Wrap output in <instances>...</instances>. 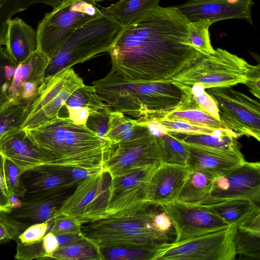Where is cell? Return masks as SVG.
Returning <instances> with one entry per match:
<instances>
[{"mask_svg": "<svg viewBox=\"0 0 260 260\" xmlns=\"http://www.w3.org/2000/svg\"><path fill=\"white\" fill-rule=\"evenodd\" d=\"M190 22L159 5L124 27L108 52L111 72L137 82L172 81L204 54L191 44Z\"/></svg>", "mask_w": 260, "mask_h": 260, "instance_id": "6da1fadb", "label": "cell"}, {"mask_svg": "<svg viewBox=\"0 0 260 260\" xmlns=\"http://www.w3.org/2000/svg\"><path fill=\"white\" fill-rule=\"evenodd\" d=\"M24 129L52 165L100 171L110 154V149L95 133L68 117L57 116Z\"/></svg>", "mask_w": 260, "mask_h": 260, "instance_id": "7a4b0ae2", "label": "cell"}, {"mask_svg": "<svg viewBox=\"0 0 260 260\" xmlns=\"http://www.w3.org/2000/svg\"><path fill=\"white\" fill-rule=\"evenodd\" d=\"M157 206L148 204L85 223L81 225V233L99 248H156L168 240L167 235L153 225Z\"/></svg>", "mask_w": 260, "mask_h": 260, "instance_id": "3957f363", "label": "cell"}, {"mask_svg": "<svg viewBox=\"0 0 260 260\" xmlns=\"http://www.w3.org/2000/svg\"><path fill=\"white\" fill-rule=\"evenodd\" d=\"M92 83L98 95L113 110L137 119L173 108L181 96L180 89L172 81H129L111 72Z\"/></svg>", "mask_w": 260, "mask_h": 260, "instance_id": "277c9868", "label": "cell"}, {"mask_svg": "<svg viewBox=\"0 0 260 260\" xmlns=\"http://www.w3.org/2000/svg\"><path fill=\"white\" fill-rule=\"evenodd\" d=\"M124 27L104 13L74 31L49 59L45 78L109 52Z\"/></svg>", "mask_w": 260, "mask_h": 260, "instance_id": "5b68a950", "label": "cell"}, {"mask_svg": "<svg viewBox=\"0 0 260 260\" xmlns=\"http://www.w3.org/2000/svg\"><path fill=\"white\" fill-rule=\"evenodd\" d=\"M103 14L94 0L61 1L38 24L37 50L50 59L74 31Z\"/></svg>", "mask_w": 260, "mask_h": 260, "instance_id": "8992f818", "label": "cell"}, {"mask_svg": "<svg viewBox=\"0 0 260 260\" xmlns=\"http://www.w3.org/2000/svg\"><path fill=\"white\" fill-rule=\"evenodd\" d=\"M249 64L245 59L222 48L204 54L195 63L172 79L175 83L203 85L205 89L245 84Z\"/></svg>", "mask_w": 260, "mask_h": 260, "instance_id": "52a82bcc", "label": "cell"}, {"mask_svg": "<svg viewBox=\"0 0 260 260\" xmlns=\"http://www.w3.org/2000/svg\"><path fill=\"white\" fill-rule=\"evenodd\" d=\"M84 85L82 79L71 68L45 77L37 92L26 103L25 119L21 128H34L58 116L70 95Z\"/></svg>", "mask_w": 260, "mask_h": 260, "instance_id": "ba28073f", "label": "cell"}, {"mask_svg": "<svg viewBox=\"0 0 260 260\" xmlns=\"http://www.w3.org/2000/svg\"><path fill=\"white\" fill-rule=\"evenodd\" d=\"M236 226L166 243L157 249L153 260H234L237 254L235 243Z\"/></svg>", "mask_w": 260, "mask_h": 260, "instance_id": "9c48e42d", "label": "cell"}, {"mask_svg": "<svg viewBox=\"0 0 260 260\" xmlns=\"http://www.w3.org/2000/svg\"><path fill=\"white\" fill-rule=\"evenodd\" d=\"M207 92L216 101L219 120L238 137L260 140V104L231 87H212Z\"/></svg>", "mask_w": 260, "mask_h": 260, "instance_id": "30bf717a", "label": "cell"}, {"mask_svg": "<svg viewBox=\"0 0 260 260\" xmlns=\"http://www.w3.org/2000/svg\"><path fill=\"white\" fill-rule=\"evenodd\" d=\"M111 181L103 170L82 181L64 202L60 215L74 218L81 225L101 218L108 204Z\"/></svg>", "mask_w": 260, "mask_h": 260, "instance_id": "8fae6325", "label": "cell"}, {"mask_svg": "<svg viewBox=\"0 0 260 260\" xmlns=\"http://www.w3.org/2000/svg\"><path fill=\"white\" fill-rule=\"evenodd\" d=\"M161 162L156 136L148 128L138 137L113 145L102 170L114 178Z\"/></svg>", "mask_w": 260, "mask_h": 260, "instance_id": "7c38bea8", "label": "cell"}, {"mask_svg": "<svg viewBox=\"0 0 260 260\" xmlns=\"http://www.w3.org/2000/svg\"><path fill=\"white\" fill-rule=\"evenodd\" d=\"M243 198L260 202V164L245 161L229 173L214 178L206 197L198 203L208 205Z\"/></svg>", "mask_w": 260, "mask_h": 260, "instance_id": "4fadbf2b", "label": "cell"}, {"mask_svg": "<svg viewBox=\"0 0 260 260\" xmlns=\"http://www.w3.org/2000/svg\"><path fill=\"white\" fill-rule=\"evenodd\" d=\"M158 165L111 178L108 204L101 218L150 204L148 202L149 185Z\"/></svg>", "mask_w": 260, "mask_h": 260, "instance_id": "5bb4252c", "label": "cell"}, {"mask_svg": "<svg viewBox=\"0 0 260 260\" xmlns=\"http://www.w3.org/2000/svg\"><path fill=\"white\" fill-rule=\"evenodd\" d=\"M161 207L172 222L176 234L174 242L219 231L229 226L199 204L175 200Z\"/></svg>", "mask_w": 260, "mask_h": 260, "instance_id": "9a60e30c", "label": "cell"}, {"mask_svg": "<svg viewBox=\"0 0 260 260\" xmlns=\"http://www.w3.org/2000/svg\"><path fill=\"white\" fill-rule=\"evenodd\" d=\"M253 0H188L174 6L190 22L208 20L212 24L225 19H242L252 24Z\"/></svg>", "mask_w": 260, "mask_h": 260, "instance_id": "2e32d148", "label": "cell"}, {"mask_svg": "<svg viewBox=\"0 0 260 260\" xmlns=\"http://www.w3.org/2000/svg\"><path fill=\"white\" fill-rule=\"evenodd\" d=\"M75 188L25 195L20 198V205L12 208L8 214L15 219L29 225L52 221L60 215V211L64 202Z\"/></svg>", "mask_w": 260, "mask_h": 260, "instance_id": "e0dca14e", "label": "cell"}, {"mask_svg": "<svg viewBox=\"0 0 260 260\" xmlns=\"http://www.w3.org/2000/svg\"><path fill=\"white\" fill-rule=\"evenodd\" d=\"M185 144L189 153L187 163L189 169L212 178L229 173L246 161L240 150L227 151Z\"/></svg>", "mask_w": 260, "mask_h": 260, "instance_id": "ac0fdd59", "label": "cell"}, {"mask_svg": "<svg viewBox=\"0 0 260 260\" xmlns=\"http://www.w3.org/2000/svg\"><path fill=\"white\" fill-rule=\"evenodd\" d=\"M71 168L43 164L25 169L21 175L25 195L54 192L76 187L79 183L73 178Z\"/></svg>", "mask_w": 260, "mask_h": 260, "instance_id": "d6986e66", "label": "cell"}, {"mask_svg": "<svg viewBox=\"0 0 260 260\" xmlns=\"http://www.w3.org/2000/svg\"><path fill=\"white\" fill-rule=\"evenodd\" d=\"M189 169L187 166L161 162L151 178L148 202L159 206L176 200Z\"/></svg>", "mask_w": 260, "mask_h": 260, "instance_id": "ffe728a7", "label": "cell"}, {"mask_svg": "<svg viewBox=\"0 0 260 260\" xmlns=\"http://www.w3.org/2000/svg\"><path fill=\"white\" fill-rule=\"evenodd\" d=\"M0 152L24 170L38 165L52 164L50 158L21 127L7 132L0 138Z\"/></svg>", "mask_w": 260, "mask_h": 260, "instance_id": "44dd1931", "label": "cell"}, {"mask_svg": "<svg viewBox=\"0 0 260 260\" xmlns=\"http://www.w3.org/2000/svg\"><path fill=\"white\" fill-rule=\"evenodd\" d=\"M49 58L37 50L17 65L10 89V98L26 103L45 79Z\"/></svg>", "mask_w": 260, "mask_h": 260, "instance_id": "7402d4cb", "label": "cell"}, {"mask_svg": "<svg viewBox=\"0 0 260 260\" xmlns=\"http://www.w3.org/2000/svg\"><path fill=\"white\" fill-rule=\"evenodd\" d=\"M5 45L13 61L21 63L37 50L36 31L21 18L11 19L7 23Z\"/></svg>", "mask_w": 260, "mask_h": 260, "instance_id": "603a6c76", "label": "cell"}, {"mask_svg": "<svg viewBox=\"0 0 260 260\" xmlns=\"http://www.w3.org/2000/svg\"><path fill=\"white\" fill-rule=\"evenodd\" d=\"M201 205L220 218L229 225H241L260 212L259 204L243 198L233 199L219 203Z\"/></svg>", "mask_w": 260, "mask_h": 260, "instance_id": "cb8c5ba5", "label": "cell"}, {"mask_svg": "<svg viewBox=\"0 0 260 260\" xmlns=\"http://www.w3.org/2000/svg\"><path fill=\"white\" fill-rule=\"evenodd\" d=\"M180 141L189 145L227 151H240L238 137L233 131L217 129L214 133L169 132Z\"/></svg>", "mask_w": 260, "mask_h": 260, "instance_id": "d4e9b609", "label": "cell"}, {"mask_svg": "<svg viewBox=\"0 0 260 260\" xmlns=\"http://www.w3.org/2000/svg\"><path fill=\"white\" fill-rule=\"evenodd\" d=\"M140 117L182 121L214 129H227L220 120L202 109L195 108L181 109L175 106L170 110L149 113Z\"/></svg>", "mask_w": 260, "mask_h": 260, "instance_id": "484cf974", "label": "cell"}, {"mask_svg": "<svg viewBox=\"0 0 260 260\" xmlns=\"http://www.w3.org/2000/svg\"><path fill=\"white\" fill-rule=\"evenodd\" d=\"M148 128L147 126L138 122L136 119L112 110L110 113L107 136L112 147L138 137Z\"/></svg>", "mask_w": 260, "mask_h": 260, "instance_id": "4316f807", "label": "cell"}, {"mask_svg": "<svg viewBox=\"0 0 260 260\" xmlns=\"http://www.w3.org/2000/svg\"><path fill=\"white\" fill-rule=\"evenodd\" d=\"M160 0H120L101 10L113 17L124 27L158 6Z\"/></svg>", "mask_w": 260, "mask_h": 260, "instance_id": "83f0119b", "label": "cell"}, {"mask_svg": "<svg viewBox=\"0 0 260 260\" xmlns=\"http://www.w3.org/2000/svg\"><path fill=\"white\" fill-rule=\"evenodd\" d=\"M214 178L199 172L189 170L176 200L190 203H198L210 191Z\"/></svg>", "mask_w": 260, "mask_h": 260, "instance_id": "f1b7e54d", "label": "cell"}, {"mask_svg": "<svg viewBox=\"0 0 260 260\" xmlns=\"http://www.w3.org/2000/svg\"><path fill=\"white\" fill-rule=\"evenodd\" d=\"M68 260H102L99 248L85 238L59 247L47 259Z\"/></svg>", "mask_w": 260, "mask_h": 260, "instance_id": "f546056e", "label": "cell"}, {"mask_svg": "<svg viewBox=\"0 0 260 260\" xmlns=\"http://www.w3.org/2000/svg\"><path fill=\"white\" fill-rule=\"evenodd\" d=\"M61 0H0V46L5 45L8 21L16 13L34 4H43L54 8Z\"/></svg>", "mask_w": 260, "mask_h": 260, "instance_id": "4dcf8cb0", "label": "cell"}, {"mask_svg": "<svg viewBox=\"0 0 260 260\" xmlns=\"http://www.w3.org/2000/svg\"><path fill=\"white\" fill-rule=\"evenodd\" d=\"M162 156V162L187 166L189 153L184 143L169 132L155 135Z\"/></svg>", "mask_w": 260, "mask_h": 260, "instance_id": "1f68e13d", "label": "cell"}, {"mask_svg": "<svg viewBox=\"0 0 260 260\" xmlns=\"http://www.w3.org/2000/svg\"><path fill=\"white\" fill-rule=\"evenodd\" d=\"M26 103L10 99L0 105V138L11 130L21 127Z\"/></svg>", "mask_w": 260, "mask_h": 260, "instance_id": "d6a6232c", "label": "cell"}, {"mask_svg": "<svg viewBox=\"0 0 260 260\" xmlns=\"http://www.w3.org/2000/svg\"><path fill=\"white\" fill-rule=\"evenodd\" d=\"M237 254L252 259L260 258V232L236 226L235 237Z\"/></svg>", "mask_w": 260, "mask_h": 260, "instance_id": "836d02e7", "label": "cell"}, {"mask_svg": "<svg viewBox=\"0 0 260 260\" xmlns=\"http://www.w3.org/2000/svg\"><path fill=\"white\" fill-rule=\"evenodd\" d=\"M109 106L98 95L93 86L84 84L70 95L63 107L76 109L87 108L92 113Z\"/></svg>", "mask_w": 260, "mask_h": 260, "instance_id": "e575fe53", "label": "cell"}, {"mask_svg": "<svg viewBox=\"0 0 260 260\" xmlns=\"http://www.w3.org/2000/svg\"><path fill=\"white\" fill-rule=\"evenodd\" d=\"M157 248L134 249L122 247H111L99 249L102 260H153V258L156 253Z\"/></svg>", "mask_w": 260, "mask_h": 260, "instance_id": "d590c367", "label": "cell"}, {"mask_svg": "<svg viewBox=\"0 0 260 260\" xmlns=\"http://www.w3.org/2000/svg\"><path fill=\"white\" fill-rule=\"evenodd\" d=\"M17 65L6 48L0 46V105L10 100V89Z\"/></svg>", "mask_w": 260, "mask_h": 260, "instance_id": "8d00e7d4", "label": "cell"}, {"mask_svg": "<svg viewBox=\"0 0 260 260\" xmlns=\"http://www.w3.org/2000/svg\"><path fill=\"white\" fill-rule=\"evenodd\" d=\"M213 24L206 19L190 22V37L192 45L205 54L214 52L210 41L209 29Z\"/></svg>", "mask_w": 260, "mask_h": 260, "instance_id": "74e56055", "label": "cell"}, {"mask_svg": "<svg viewBox=\"0 0 260 260\" xmlns=\"http://www.w3.org/2000/svg\"><path fill=\"white\" fill-rule=\"evenodd\" d=\"M109 106L107 108L90 114L86 126L96 134L101 141L110 150L111 145L107 136L110 113L112 111Z\"/></svg>", "mask_w": 260, "mask_h": 260, "instance_id": "f35d334b", "label": "cell"}, {"mask_svg": "<svg viewBox=\"0 0 260 260\" xmlns=\"http://www.w3.org/2000/svg\"><path fill=\"white\" fill-rule=\"evenodd\" d=\"M4 168L6 184L10 196L15 195L20 199L23 197L25 191L21 175L24 170L6 157Z\"/></svg>", "mask_w": 260, "mask_h": 260, "instance_id": "ab89813d", "label": "cell"}, {"mask_svg": "<svg viewBox=\"0 0 260 260\" xmlns=\"http://www.w3.org/2000/svg\"><path fill=\"white\" fill-rule=\"evenodd\" d=\"M29 225L11 217L8 213L0 212V242L17 240L18 236Z\"/></svg>", "mask_w": 260, "mask_h": 260, "instance_id": "60d3db41", "label": "cell"}, {"mask_svg": "<svg viewBox=\"0 0 260 260\" xmlns=\"http://www.w3.org/2000/svg\"><path fill=\"white\" fill-rule=\"evenodd\" d=\"M191 87L192 95L199 106L205 111L219 120L216 101L206 91L202 85L195 84Z\"/></svg>", "mask_w": 260, "mask_h": 260, "instance_id": "b9f144b4", "label": "cell"}, {"mask_svg": "<svg viewBox=\"0 0 260 260\" xmlns=\"http://www.w3.org/2000/svg\"><path fill=\"white\" fill-rule=\"evenodd\" d=\"M50 221L35 223L29 225L20 234L16 241V242L23 244H29L40 240L46 235L49 227V223Z\"/></svg>", "mask_w": 260, "mask_h": 260, "instance_id": "7bdbcfd3", "label": "cell"}, {"mask_svg": "<svg viewBox=\"0 0 260 260\" xmlns=\"http://www.w3.org/2000/svg\"><path fill=\"white\" fill-rule=\"evenodd\" d=\"M81 225L74 218L59 215L53 219L50 232L55 235L80 233Z\"/></svg>", "mask_w": 260, "mask_h": 260, "instance_id": "ee69618b", "label": "cell"}, {"mask_svg": "<svg viewBox=\"0 0 260 260\" xmlns=\"http://www.w3.org/2000/svg\"><path fill=\"white\" fill-rule=\"evenodd\" d=\"M5 157L0 152V212L9 213L12 208L10 204L11 196L5 181Z\"/></svg>", "mask_w": 260, "mask_h": 260, "instance_id": "f6af8a7d", "label": "cell"}, {"mask_svg": "<svg viewBox=\"0 0 260 260\" xmlns=\"http://www.w3.org/2000/svg\"><path fill=\"white\" fill-rule=\"evenodd\" d=\"M253 95L260 99V66L249 64L245 84Z\"/></svg>", "mask_w": 260, "mask_h": 260, "instance_id": "bcb514c9", "label": "cell"}, {"mask_svg": "<svg viewBox=\"0 0 260 260\" xmlns=\"http://www.w3.org/2000/svg\"><path fill=\"white\" fill-rule=\"evenodd\" d=\"M154 228L159 233L167 235V233L173 227L170 217L162 209V212H157L152 220Z\"/></svg>", "mask_w": 260, "mask_h": 260, "instance_id": "7dc6e473", "label": "cell"}, {"mask_svg": "<svg viewBox=\"0 0 260 260\" xmlns=\"http://www.w3.org/2000/svg\"><path fill=\"white\" fill-rule=\"evenodd\" d=\"M68 112V118L75 123L86 126L91 111L87 108H66Z\"/></svg>", "mask_w": 260, "mask_h": 260, "instance_id": "c3c4849f", "label": "cell"}, {"mask_svg": "<svg viewBox=\"0 0 260 260\" xmlns=\"http://www.w3.org/2000/svg\"><path fill=\"white\" fill-rule=\"evenodd\" d=\"M47 256L59 248V244L56 236L49 232L43 238Z\"/></svg>", "mask_w": 260, "mask_h": 260, "instance_id": "681fc988", "label": "cell"}, {"mask_svg": "<svg viewBox=\"0 0 260 260\" xmlns=\"http://www.w3.org/2000/svg\"><path fill=\"white\" fill-rule=\"evenodd\" d=\"M55 236L58 242L59 247L67 245L84 238L81 232Z\"/></svg>", "mask_w": 260, "mask_h": 260, "instance_id": "f907efd6", "label": "cell"}, {"mask_svg": "<svg viewBox=\"0 0 260 260\" xmlns=\"http://www.w3.org/2000/svg\"><path fill=\"white\" fill-rule=\"evenodd\" d=\"M104 1H111V0H94V1L96 3L97 2H102Z\"/></svg>", "mask_w": 260, "mask_h": 260, "instance_id": "816d5d0a", "label": "cell"}, {"mask_svg": "<svg viewBox=\"0 0 260 260\" xmlns=\"http://www.w3.org/2000/svg\"><path fill=\"white\" fill-rule=\"evenodd\" d=\"M66 1H67V0H61V2H65Z\"/></svg>", "mask_w": 260, "mask_h": 260, "instance_id": "f5cc1de1", "label": "cell"}]
</instances>
